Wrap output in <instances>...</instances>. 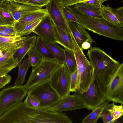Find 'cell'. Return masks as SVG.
<instances>
[{
  "mask_svg": "<svg viewBox=\"0 0 123 123\" xmlns=\"http://www.w3.org/2000/svg\"><path fill=\"white\" fill-rule=\"evenodd\" d=\"M29 58L31 66L33 68L38 65L43 59L37 52L34 47L32 48L27 54Z\"/></svg>",
  "mask_w": 123,
  "mask_h": 123,
  "instance_id": "f546056e",
  "label": "cell"
},
{
  "mask_svg": "<svg viewBox=\"0 0 123 123\" xmlns=\"http://www.w3.org/2000/svg\"><path fill=\"white\" fill-rule=\"evenodd\" d=\"M73 6L83 14L93 17L103 18L101 12V8L94 7L83 2L76 4Z\"/></svg>",
  "mask_w": 123,
  "mask_h": 123,
  "instance_id": "603a6c76",
  "label": "cell"
},
{
  "mask_svg": "<svg viewBox=\"0 0 123 123\" xmlns=\"http://www.w3.org/2000/svg\"><path fill=\"white\" fill-rule=\"evenodd\" d=\"M70 79L71 75L65 63L60 64L50 78L51 85L61 98L70 94Z\"/></svg>",
  "mask_w": 123,
  "mask_h": 123,
  "instance_id": "9c48e42d",
  "label": "cell"
},
{
  "mask_svg": "<svg viewBox=\"0 0 123 123\" xmlns=\"http://www.w3.org/2000/svg\"><path fill=\"white\" fill-rule=\"evenodd\" d=\"M71 75L70 91L74 92L77 89V70H76Z\"/></svg>",
  "mask_w": 123,
  "mask_h": 123,
  "instance_id": "e575fe53",
  "label": "cell"
},
{
  "mask_svg": "<svg viewBox=\"0 0 123 123\" xmlns=\"http://www.w3.org/2000/svg\"><path fill=\"white\" fill-rule=\"evenodd\" d=\"M59 65L56 60L43 59L38 65L32 68L27 81L24 86L28 90L37 85L49 80L53 72Z\"/></svg>",
  "mask_w": 123,
  "mask_h": 123,
  "instance_id": "52a82bcc",
  "label": "cell"
},
{
  "mask_svg": "<svg viewBox=\"0 0 123 123\" xmlns=\"http://www.w3.org/2000/svg\"><path fill=\"white\" fill-rule=\"evenodd\" d=\"M67 8L75 16L85 29L100 35L117 41H123V29L119 24H113L104 18L93 17L81 13L73 6Z\"/></svg>",
  "mask_w": 123,
  "mask_h": 123,
  "instance_id": "7a4b0ae2",
  "label": "cell"
},
{
  "mask_svg": "<svg viewBox=\"0 0 123 123\" xmlns=\"http://www.w3.org/2000/svg\"><path fill=\"white\" fill-rule=\"evenodd\" d=\"M114 13L119 22V25L122 27H123V6L117 8H113Z\"/></svg>",
  "mask_w": 123,
  "mask_h": 123,
  "instance_id": "836d02e7",
  "label": "cell"
},
{
  "mask_svg": "<svg viewBox=\"0 0 123 123\" xmlns=\"http://www.w3.org/2000/svg\"><path fill=\"white\" fill-rule=\"evenodd\" d=\"M6 0H0V4Z\"/></svg>",
  "mask_w": 123,
  "mask_h": 123,
  "instance_id": "f6af8a7d",
  "label": "cell"
},
{
  "mask_svg": "<svg viewBox=\"0 0 123 123\" xmlns=\"http://www.w3.org/2000/svg\"><path fill=\"white\" fill-rule=\"evenodd\" d=\"M53 29L57 43L65 49L73 50V44L70 33L62 30L53 24Z\"/></svg>",
  "mask_w": 123,
  "mask_h": 123,
  "instance_id": "d6986e66",
  "label": "cell"
},
{
  "mask_svg": "<svg viewBox=\"0 0 123 123\" xmlns=\"http://www.w3.org/2000/svg\"><path fill=\"white\" fill-rule=\"evenodd\" d=\"M34 48L43 59L56 60L50 49L44 40L39 36L37 37Z\"/></svg>",
  "mask_w": 123,
  "mask_h": 123,
  "instance_id": "7402d4cb",
  "label": "cell"
},
{
  "mask_svg": "<svg viewBox=\"0 0 123 123\" xmlns=\"http://www.w3.org/2000/svg\"><path fill=\"white\" fill-rule=\"evenodd\" d=\"M74 92V95L84 103L86 108L92 111L107 99L95 73L92 80L86 92L80 93L76 90Z\"/></svg>",
  "mask_w": 123,
  "mask_h": 123,
  "instance_id": "5b68a950",
  "label": "cell"
},
{
  "mask_svg": "<svg viewBox=\"0 0 123 123\" xmlns=\"http://www.w3.org/2000/svg\"><path fill=\"white\" fill-rule=\"evenodd\" d=\"M11 79V76L7 74H4L0 76V89L9 84Z\"/></svg>",
  "mask_w": 123,
  "mask_h": 123,
  "instance_id": "ab89813d",
  "label": "cell"
},
{
  "mask_svg": "<svg viewBox=\"0 0 123 123\" xmlns=\"http://www.w3.org/2000/svg\"><path fill=\"white\" fill-rule=\"evenodd\" d=\"M32 32L48 42L57 43L53 29V24L48 15L41 19L33 30Z\"/></svg>",
  "mask_w": 123,
  "mask_h": 123,
  "instance_id": "4fadbf2b",
  "label": "cell"
},
{
  "mask_svg": "<svg viewBox=\"0 0 123 123\" xmlns=\"http://www.w3.org/2000/svg\"><path fill=\"white\" fill-rule=\"evenodd\" d=\"M17 49L8 50L0 57V74H7L18 66L17 61L13 57V55Z\"/></svg>",
  "mask_w": 123,
  "mask_h": 123,
  "instance_id": "e0dca14e",
  "label": "cell"
},
{
  "mask_svg": "<svg viewBox=\"0 0 123 123\" xmlns=\"http://www.w3.org/2000/svg\"><path fill=\"white\" fill-rule=\"evenodd\" d=\"M30 95L39 102L41 108H49L61 99L59 96L51 85L49 80L37 85L28 90Z\"/></svg>",
  "mask_w": 123,
  "mask_h": 123,
  "instance_id": "8992f818",
  "label": "cell"
},
{
  "mask_svg": "<svg viewBox=\"0 0 123 123\" xmlns=\"http://www.w3.org/2000/svg\"><path fill=\"white\" fill-rule=\"evenodd\" d=\"M111 101L106 100L103 103L92 110L89 114L81 121L82 123H95L100 117L101 114L105 107Z\"/></svg>",
  "mask_w": 123,
  "mask_h": 123,
  "instance_id": "cb8c5ba5",
  "label": "cell"
},
{
  "mask_svg": "<svg viewBox=\"0 0 123 123\" xmlns=\"http://www.w3.org/2000/svg\"><path fill=\"white\" fill-rule=\"evenodd\" d=\"M91 47V44L88 41H85L82 44L81 49L83 50L88 49Z\"/></svg>",
  "mask_w": 123,
  "mask_h": 123,
  "instance_id": "b9f144b4",
  "label": "cell"
},
{
  "mask_svg": "<svg viewBox=\"0 0 123 123\" xmlns=\"http://www.w3.org/2000/svg\"><path fill=\"white\" fill-rule=\"evenodd\" d=\"M114 102L108 104L104 108L100 116L104 123H112L114 110Z\"/></svg>",
  "mask_w": 123,
  "mask_h": 123,
  "instance_id": "f1b7e54d",
  "label": "cell"
},
{
  "mask_svg": "<svg viewBox=\"0 0 123 123\" xmlns=\"http://www.w3.org/2000/svg\"><path fill=\"white\" fill-rule=\"evenodd\" d=\"M107 99L123 105V63L116 72L105 93Z\"/></svg>",
  "mask_w": 123,
  "mask_h": 123,
  "instance_id": "30bf717a",
  "label": "cell"
},
{
  "mask_svg": "<svg viewBox=\"0 0 123 123\" xmlns=\"http://www.w3.org/2000/svg\"><path fill=\"white\" fill-rule=\"evenodd\" d=\"M83 3L96 7L101 8L102 3L98 0H89Z\"/></svg>",
  "mask_w": 123,
  "mask_h": 123,
  "instance_id": "60d3db41",
  "label": "cell"
},
{
  "mask_svg": "<svg viewBox=\"0 0 123 123\" xmlns=\"http://www.w3.org/2000/svg\"><path fill=\"white\" fill-rule=\"evenodd\" d=\"M89 0H63V3L64 6L67 7L78 3L84 2ZM102 2V3L105 1L109 0H98Z\"/></svg>",
  "mask_w": 123,
  "mask_h": 123,
  "instance_id": "74e56055",
  "label": "cell"
},
{
  "mask_svg": "<svg viewBox=\"0 0 123 123\" xmlns=\"http://www.w3.org/2000/svg\"><path fill=\"white\" fill-rule=\"evenodd\" d=\"M49 0H29L28 4L31 6L42 8L46 6Z\"/></svg>",
  "mask_w": 123,
  "mask_h": 123,
  "instance_id": "f35d334b",
  "label": "cell"
},
{
  "mask_svg": "<svg viewBox=\"0 0 123 123\" xmlns=\"http://www.w3.org/2000/svg\"><path fill=\"white\" fill-rule=\"evenodd\" d=\"M31 66L29 58L25 59L23 62L18 66L17 77L15 80L14 86H20L24 82L25 77L29 68Z\"/></svg>",
  "mask_w": 123,
  "mask_h": 123,
  "instance_id": "484cf974",
  "label": "cell"
},
{
  "mask_svg": "<svg viewBox=\"0 0 123 123\" xmlns=\"http://www.w3.org/2000/svg\"><path fill=\"white\" fill-rule=\"evenodd\" d=\"M7 1L10 10L16 22L17 21L21 15L25 12L42 8L31 6L28 4H21L12 1Z\"/></svg>",
  "mask_w": 123,
  "mask_h": 123,
  "instance_id": "ac0fdd59",
  "label": "cell"
},
{
  "mask_svg": "<svg viewBox=\"0 0 123 123\" xmlns=\"http://www.w3.org/2000/svg\"><path fill=\"white\" fill-rule=\"evenodd\" d=\"M48 15L46 9L42 8L25 12L21 15L14 26L17 34L22 31L30 23L36 20L42 19Z\"/></svg>",
  "mask_w": 123,
  "mask_h": 123,
  "instance_id": "5bb4252c",
  "label": "cell"
},
{
  "mask_svg": "<svg viewBox=\"0 0 123 123\" xmlns=\"http://www.w3.org/2000/svg\"><path fill=\"white\" fill-rule=\"evenodd\" d=\"M29 0H6L13 2L19 3L28 4Z\"/></svg>",
  "mask_w": 123,
  "mask_h": 123,
  "instance_id": "7bdbcfd3",
  "label": "cell"
},
{
  "mask_svg": "<svg viewBox=\"0 0 123 123\" xmlns=\"http://www.w3.org/2000/svg\"><path fill=\"white\" fill-rule=\"evenodd\" d=\"M63 9L64 15L68 21L77 23L80 25V23L74 15L64 6H63Z\"/></svg>",
  "mask_w": 123,
  "mask_h": 123,
  "instance_id": "8d00e7d4",
  "label": "cell"
},
{
  "mask_svg": "<svg viewBox=\"0 0 123 123\" xmlns=\"http://www.w3.org/2000/svg\"><path fill=\"white\" fill-rule=\"evenodd\" d=\"M63 6L62 0H49L45 9L53 24L62 30L70 33L69 21L64 15Z\"/></svg>",
  "mask_w": 123,
  "mask_h": 123,
  "instance_id": "8fae6325",
  "label": "cell"
},
{
  "mask_svg": "<svg viewBox=\"0 0 123 123\" xmlns=\"http://www.w3.org/2000/svg\"><path fill=\"white\" fill-rule=\"evenodd\" d=\"M114 110L112 121L113 123L123 115V105H118L115 104L114 105Z\"/></svg>",
  "mask_w": 123,
  "mask_h": 123,
  "instance_id": "d590c367",
  "label": "cell"
},
{
  "mask_svg": "<svg viewBox=\"0 0 123 123\" xmlns=\"http://www.w3.org/2000/svg\"><path fill=\"white\" fill-rule=\"evenodd\" d=\"M7 51L4 50L0 48V57L3 55Z\"/></svg>",
  "mask_w": 123,
  "mask_h": 123,
  "instance_id": "ee69618b",
  "label": "cell"
},
{
  "mask_svg": "<svg viewBox=\"0 0 123 123\" xmlns=\"http://www.w3.org/2000/svg\"><path fill=\"white\" fill-rule=\"evenodd\" d=\"M101 10L103 18L113 24H119V22L115 15L111 7L108 5L105 6L102 4Z\"/></svg>",
  "mask_w": 123,
  "mask_h": 123,
  "instance_id": "83f0119b",
  "label": "cell"
},
{
  "mask_svg": "<svg viewBox=\"0 0 123 123\" xmlns=\"http://www.w3.org/2000/svg\"><path fill=\"white\" fill-rule=\"evenodd\" d=\"M37 37L36 35L30 36L24 45L17 49L14 53L13 57L18 62L19 66L21 64V62L25 55L35 46Z\"/></svg>",
  "mask_w": 123,
  "mask_h": 123,
  "instance_id": "ffe728a7",
  "label": "cell"
},
{
  "mask_svg": "<svg viewBox=\"0 0 123 123\" xmlns=\"http://www.w3.org/2000/svg\"><path fill=\"white\" fill-rule=\"evenodd\" d=\"M4 75V74H0V76H1L2 75Z\"/></svg>",
  "mask_w": 123,
  "mask_h": 123,
  "instance_id": "bcb514c9",
  "label": "cell"
},
{
  "mask_svg": "<svg viewBox=\"0 0 123 123\" xmlns=\"http://www.w3.org/2000/svg\"><path fill=\"white\" fill-rule=\"evenodd\" d=\"M10 10L7 1H4L0 4V26H14L16 23Z\"/></svg>",
  "mask_w": 123,
  "mask_h": 123,
  "instance_id": "44dd1931",
  "label": "cell"
},
{
  "mask_svg": "<svg viewBox=\"0 0 123 123\" xmlns=\"http://www.w3.org/2000/svg\"><path fill=\"white\" fill-rule=\"evenodd\" d=\"M86 108L84 103L74 94L68 95L61 98L56 104L47 108L58 112L72 111Z\"/></svg>",
  "mask_w": 123,
  "mask_h": 123,
  "instance_id": "7c38bea8",
  "label": "cell"
},
{
  "mask_svg": "<svg viewBox=\"0 0 123 123\" xmlns=\"http://www.w3.org/2000/svg\"></svg>",
  "mask_w": 123,
  "mask_h": 123,
  "instance_id": "7dc6e473",
  "label": "cell"
},
{
  "mask_svg": "<svg viewBox=\"0 0 123 123\" xmlns=\"http://www.w3.org/2000/svg\"><path fill=\"white\" fill-rule=\"evenodd\" d=\"M44 40L50 49L56 60L60 64L65 63V49L61 47L57 43H50Z\"/></svg>",
  "mask_w": 123,
  "mask_h": 123,
  "instance_id": "d4e9b609",
  "label": "cell"
},
{
  "mask_svg": "<svg viewBox=\"0 0 123 123\" xmlns=\"http://www.w3.org/2000/svg\"><path fill=\"white\" fill-rule=\"evenodd\" d=\"M87 52L90 61L103 92L107 86L120 64L98 47H91Z\"/></svg>",
  "mask_w": 123,
  "mask_h": 123,
  "instance_id": "3957f363",
  "label": "cell"
},
{
  "mask_svg": "<svg viewBox=\"0 0 123 123\" xmlns=\"http://www.w3.org/2000/svg\"><path fill=\"white\" fill-rule=\"evenodd\" d=\"M65 64L71 75L77 69V62L73 51L65 49Z\"/></svg>",
  "mask_w": 123,
  "mask_h": 123,
  "instance_id": "4316f807",
  "label": "cell"
},
{
  "mask_svg": "<svg viewBox=\"0 0 123 123\" xmlns=\"http://www.w3.org/2000/svg\"><path fill=\"white\" fill-rule=\"evenodd\" d=\"M64 113L31 108L21 102L0 116V123H72Z\"/></svg>",
  "mask_w": 123,
  "mask_h": 123,
  "instance_id": "6da1fadb",
  "label": "cell"
},
{
  "mask_svg": "<svg viewBox=\"0 0 123 123\" xmlns=\"http://www.w3.org/2000/svg\"><path fill=\"white\" fill-rule=\"evenodd\" d=\"M28 90L24 85L10 86L0 91V116L22 102Z\"/></svg>",
  "mask_w": 123,
  "mask_h": 123,
  "instance_id": "ba28073f",
  "label": "cell"
},
{
  "mask_svg": "<svg viewBox=\"0 0 123 123\" xmlns=\"http://www.w3.org/2000/svg\"><path fill=\"white\" fill-rule=\"evenodd\" d=\"M73 50L76 59L77 70V90L80 93L86 92L91 83L95 73L93 66L79 46L71 32Z\"/></svg>",
  "mask_w": 123,
  "mask_h": 123,
  "instance_id": "277c9868",
  "label": "cell"
},
{
  "mask_svg": "<svg viewBox=\"0 0 123 123\" xmlns=\"http://www.w3.org/2000/svg\"><path fill=\"white\" fill-rule=\"evenodd\" d=\"M41 19L35 20L27 25L21 32L17 34V35L21 36H26L31 34L36 27L40 21Z\"/></svg>",
  "mask_w": 123,
  "mask_h": 123,
  "instance_id": "1f68e13d",
  "label": "cell"
},
{
  "mask_svg": "<svg viewBox=\"0 0 123 123\" xmlns=\"http://www.w3.org/2000/svg\"><path fill=\"white\" fill-rule=\"evenodd\" d=\"M30 36H0V48L6 51L18 49L22 46Z\"/></svg>",
  "mask_w": 123,
  "mask_h": 123,
  "instance_id": "2e32d148",
  "label": "cell"
},
{
  "mask_svg": "<svg viewBox=\"0 0 123 123\" xmlns=\"http://www.w3.org/2000/svg\"><path fill=\"white\" fill-rule=\"evenodd\" d=\"M70 31L76 42L81 48L82 43L88 41L91 44L95 42L89 34L80 25L75 22L69 21Z\"/></svg>",
  "mask_w": 123,
  "mask_h": 123,
  "instance_id": "9a60e30c",
  "label": "cell"
},
{
  "mask_svg": "<svg viewBox=\"0 0 123 123\" xmlns=\"http://www.w3.org/2000/svg\"><path fill=\"white\" fill-rule=\"evenodd\" d=\"M23 102L26 105L30 107L41 108L40 104L39 101L30 95L27 94Z\"/></svg>",
  "mask_w": 123,
  "mask_h": 123,
  "instance_id": "d6a6232c",
  "label": "cell"
},
{
  "mask_svg": "<svg viewBox=\"0 0 123 123\" xmlns=\"http://www.w3.org/2000/svg\"><path fill=\"white\" fill-rule=\"evenodd\" d=\"M17 35L14 26L9 25L0 26V36L14 37Z\"/></svg>",
  "mask_w": 123,
  "mask_h": 123,
  "instance_id": "4dcf8cb0",
  "label": "cell"
}]
</instances>
